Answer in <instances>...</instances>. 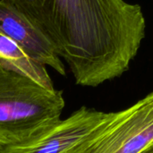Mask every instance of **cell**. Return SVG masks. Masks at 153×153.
Instances as JSON below:
<instances>
[{"mask_svg": "<svg viewBox=\"0 0 153 153\" xmlns=\"http://www.w3.org/2000/svg\"><path fill=\"white\" fill-rule=\"evenodd\" d=\"M4 1L44 31L82 86L122 75L145 37L141 6L125 0Z\"/></svg>", "mask_w": 153, "mask_h": 153, "instance_id": "obj_1", "label": "cell"}, {"mask_svg": "<svg viewBox=\"0 0 153 153\" xmlns=\"http://www.w3.org/2000/svg\"><path fill=\"white\" fill-rule=\"evenodd\" d=\"M63 91L0 65V151L25 143L61 120Z\"/></svg>", "mask_w": 153, "mask_h": 153, "instance_id": "obj_2", "label": "cell"}, {"mask_svg": "<svg viewBox=\"0 0 153 153\" xmlns=\"http://www.w3.org/2000/svg\"><path fill=\"white\" fill-rule=\"evenodd\" d=\"M153 143V92L108 117L68 153H140Z\"/></svg>", "mask_w": 153, "mask_h": 153, "instance_id": "obj_3", "label": "cell"}, {"mask_svg": "<svg viewBox=\"0 0 153 153\" xmlns=\"http://www.w3.org/2000/svg\"><path fill=\"white\" fill-rule=\"evenodd\" d=\"M108 114L82 107L36 137L4 148L0 153H68L98 126Z\"/></svg>", "mask_w": 153, "mask_h": 153, "instance_id": "obj_4", "label": "cell"}, {"mask_svg": "<svg viewBox=\"0 0 153 153\" xmlns=\"http://www.w3.org/2000/svg\"><path fill=\"white\" fill-rule=\"evenodd\" d=\"M0 31L20 44L36 61L65 74L61 57L44 31L4 0H0Z\"/></svg>", "mask_w": 153, "mask_h": 153, "instance_id": "obj_5", "label": "cell"}, {"mask_svg": "<svg viewBox=\"0 0 153 153\" xmlns=\"http://www.w3.org/2000/svg\"><path fill=\"white\" fill-rule=\"evenodd\" d=\"M0 65L53 90V82L46 65L33 59L16 41L0 31Z\"/></svg>", "mask_w": 153, "mask_h": 153, "instance_id": "obj_6", "label": "cell"}, {"mask_svg": "<svg viewBox=\"0 0 153 153\" xmlns=\"http://www.w3.org/2000/svg\"><path fill=\"white\" fill-rule=\"evenodd\" d=\"M140 153H153V143H152L147 148H145L143 152Z\"/></svg>", "mask_w": 153, "mask_h": 153, "instance_id": "obj_7", "label": "cell"}]
</instances>
